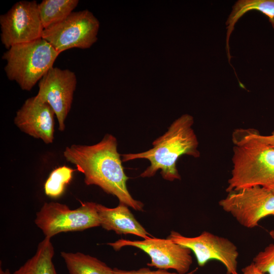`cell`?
<instances>
[{"mask_svg": "<svg viewBox=\"0 0 274 274\" xmlns=\"http://www.w3.org/2000/svg\"><path fill=\"white\" fill-rule=\"evenodd\" d=\"M117 145L116 138L107 133L96 144L66 147L63 156L83 174L87 185L98 186L108 194L116 196L120 203L142 211L144 204L134 199L127 188L129 178L124 172Z\"/></svg>", "mask_w": 274, "mask_h": 274, "instance_id": "cell-1", "label": "cell"}, {"mask_svg": "<svg viewBox=\"0 0 274 274\" xmlns=\"http://www.w3.org/2000/svg\"><path fill=\"white\" fill-rule=\"evenodd\" d=\"M193 123L192 116L182 115L170 124L167 131L153 142L152 148L143 152L122 154V161L148 160L150 165L140 175L142 178L153 177L160 170V174L166 180H180L176 166L178 159L183 155L195 158L200 156L198 141L192 128Z\"/></svg>", "mask_w": 274, "mask_h": 274, "instance_id": "cell-2", "label": "cell"}, {"mask_svg": "<svg viewBox=\"0 0 274 274\" xmlns=\"http://www.w3.org/2000/svg\"><path fill=\"white\" fill-rule=\"evenodd\" d=\"M232 140V168L226 192L254 186L272 190L274 147L253 138L245 128L235 129Z\"/></svg>", "mask_w": 274, "mask_h": 274, "instance_id": "cell-3", "label": "cell"}, {"mask_svg": "<svg viewBox=\"0 0 274 274\" xmlns=\"http://www.w3.org/2000/svg\"><path fill=\"white\" fill-rule=\"evenodd\" d=\"M60 53L42 38L17 44L5 52L2 59L7 64L5 71L11 81L22 90L30 91L53 66Z\"/></svg>", "mask_w": 274, "mask_h": 274, "instance_id": "cell-4", "label": "cell"}, {"mask_svg": "<svg viewBox=\"0 0 274 274\" xmlns=\"http://www.w3.org/2000/svg\"><path fill=\"white\" fill-rule=\"evenodd\" d=\"M97 203L81 202L75 210L58 202H45L37 213L35 223L45 237L62 232L82 231L100 226Z\"/></svg>", "mask_w": 274, "mask_h": 274, "instance_id": "cell-5", "label": "cell"}, {"mask_svg": "<svg viewBox=\"0 0 274 274\" xmlns=\"http://www.w3.org/2000/svg\"><path fill=\"white\" fill-rule=\"evenodd\" d=\"M99 22L89 10L73 12L62 21L44 29L42 38L60 54L72 48L87 49L97 40Z\"/></svg>", "mask_w": 274, "mask_h": 274, "instance_id": "cell-6", "label": "cell"}, {"mask_svg": "<svg viewBox=\"0 0 274 274\" xmlns=\"http://www.w3.org/2000/svg\"><path fill=\"white\" fill-rule=\"evenodd\" d=\"M219 204L241 225L252 228L263 218L274 216V192L260 186L247 187L228 192Z\"/></svg>", "mask_w": 274, "mask_h": 274, "instance_id": "cell-7", "label": "cell"}, {"mask_svg": "<svg viewBox=\"0 0 274 274\" xmlns=\"http://www.w3.org/2000/svg\"><path fill=\"white\" fill-rule=\"evenodd\" d=\"M38 4L36 1H19L0 16L1 39L6 49L42 38Z\"/></svg>", "mask_w": 274, "mask_h": 274, "instance_id": "cell-8", "label": "cell"}, {"mask_svg": "<svg viewBox=\"0 0 274 274\" xmlns=\"http://www.w3.org/2000/svg\"><path fill=\"white\" fill-rule=\"evenodd\" d=\"M167 238L189 249L198 265L204 266L210 260H217L225 267L227 274H236L238 252L235 244L227 238L207 231L195 237L185 236L172 231Z\"/></svg>", "mask_w": 274, "mask_h": 274, "instance_id": "cell-9", "label": "cell"}, {"mask_svg": "<svg viewBox=\"0 0 274 274\" xmlns=\"http://www.w3.org/2000/svg\"><path fill=\"white\" fill-rule=\"evenodd\" d=\"M108 244L116 251L125 246L139 248L150 257L151 262L147 263V265L159 269H173L179 273L186 274L190 271L192 263L191 251L168 238L151 237L143 241L120 239Z\"/></svg>", "mask_w": 274, "mask_h": 274, "instance_id": "cell-10", "label": "cell"}, {"mask_svg": "<svg viewBox=\"0 0 274 274\" xmlns=\"http://www.w3.org/2000/svg\"><path fill=\"white\" fill-rule=\"evenodd\" d=\"M76 85L74 72L57 67H52L39 82L35 96L52 108L61 131L65 129L64 121L71 109Z\"/></svg>", "mask_w": 274, "mask_h": 274, "instance_id": "cell-11", "label": "cell"}, {"mask_svg": "<svg viewBox=\"0 0 274 274\" xmlns=\"http://www.w3.org/2000/svg\"><path fill=\"white\" fill-rule=\"evenodd\" d=\"M54 115L48 104L33 96L25 101L17 112L14 122L23 132L50 144L54 139Z\"/></svg>", "mask_w": 274, "mask_h": 274, "instance_id": "cell-12", "label": "cell"}, {"mask_svg": "<svg viewBox=\"0 0 274 274\" xmlns=\"http://www.w3.org/2000/svg\"><path fill=\"white\" fill-rule=\"evenodd\" d=\"M100 226L105 229L113 230L118 234H132L145 239L153 237L135 219L128 206L119 203L114 208L97 203Z\"/></svg>", "mask_w": 274, "mask_h": 274, "instance_id": "cell-13", "label": "cell"}, {"mask_svg": "<svg viewBox=\"0 0 274 274\" xmlns=\"http://www.w3.org/2000/svg\"><path fill=\"white\" fill-rule=\"evenodd\" d=\"M256 10L264 14L274 28V0H239L236 2L226 22L227 25L226 50L229 62L231 58L229 40L234 26L239 19L246 13Z\"/></svg>", "mask_w": 274, "mask_h": 274, "instance_id": "cell-14", "label": "cell"}, {"mask_svg": "<svg viewBox=\"0 0 274 274\" xmlns=\"http://www.w3.org/2000/svg\"><path fill=\"white\" fill-rule=\"evenodd\" d=\"M54 254L51 238L45 237L35 254L13 274H57L52 261Z\"/></svg>", "mask_w": 274, "mask_h": 274, "instance_id": "cell-15", "label": "cell"}, {"mask_svg": "<svg viewBox=\"0 0 274 274\" xmlns=\"http://www.w3.org/2000/svg\"><path fill=\"white\" fill-rule=\"evenodd\" d=\"M61 256L70 274H113V268L89 255L61 252Z\"/></svg>", "mask_w": 274, "mask_h": 274, "instance_id": "cell-16", "label": "cell"}, {"mask_svg": "<svg viewBox=\"0 0 274 274\" xmlns=\"http://www.w3.org/2000/svg\"><path fill=\"white\" fill-rule=\"evenodd\" d=\"M78 0H43L38 4L44 29L64 20L76 8Z\"/></svg>", "mask_w": 274, "mask_h": 274, "instance_id": "cell-17", "label": "cell"}, {"mask_svg": "<svg viewBox=\"0 0 274 274\" xmlns=\"http://www.w3.org/2000/svg\"><path fill=\"white\" fill-rule=\"evenodd\" d=\"M74 172L73 169L66 166L54 169L45 184L46 194L53 198L60 196L63 193L66 185L71 181Z\"/></svg>", "mask_w": 274, "mask_h": 274, "instance_id": "cell-18", "label": "cell"}, {"mask_svg": "<svg viewBox=\"0 0 274 274\" xmlns=\"http://www.w3.org/2000/svg\"><path fill=\"white\" fill-rule=\"evenodd\" d=\"M274 242V230L269 232ZM253 262L261 271L267 274H274V243L259 252L253 258Z\"/></svg>", "mask_w": 274, "mask_h": 274, "instance_id": "cell-19", "label": "cell"}, {"mask_svg": "<svg viewBox=\"0 0 274 274\" xmlns=\"http://www.w3.org/2000/svg\"><path fill=\"white\" fill-rule=\"evenodd\" d=\"M198 268L190 271L186 274H194L197 270ZM113 274H180L177 272H171L165 269H159L151 270L149 268L143 267L138 270H123L117 268H113Z\"/></svg>", "mask_w": 274, "mask_h": 274, "instance_id": "cell-20", "label": "cell"}, {"mask_svg": "<svg viewBox=\"0 0 274 274\" xmlns=\"http://www.w3.org/2000/svg\"><path fill=\"white\" fill-rule=\"evenodd\" d=\"M248 133L253 138L259 141L274 147V131L270 135H265L261 134L258 131L254 129H246Z\"/></svg>", "mask_w": 274, "mask_h": 274, "instance_id": "cell-21", "label": "cell"}, {"mask_svg": "<svg viewBox=\"0 0 274 274\" xmlns=\"http://www.w3.org/2000/svg\"><path fill=\"white\" fill-rule=\"evenodd\" d=\"M236 274H267L259 270L252 262L242 269V273Z\"/></svg>", "mask_w": 274, "mask_h": 274, "instance_id": "cell-22", "label": "cell"}, {"mask_svg": "<svg viewBox=\"0 0 274 274\" xmlns=\"http://www.w3.org/2000/svg\"><path fill=\"white\" fill-rule=\"evenodd\" d=\"M0 274H10V272L8 269H6L5 270H3L1 268L0 269Z\"/></svg>", "mask_w": 274, "mask_h": 274, "instance_id": "cell-23", "label": "cell"}, {"mask_svg": "<svg viewBox=\"0 0 274 274\" xmlns=\"http://www.w3.org/2000/svg\"><path fill=\"white\" fill-rule=\"evenodd\" d=\"M272 191H273V192H274V189H273L272 190Z\"/></svg>", "mask_w": 274, "mask_h": 274, "instance_id": "cell-24", "label": "cell"}]
</instances>
